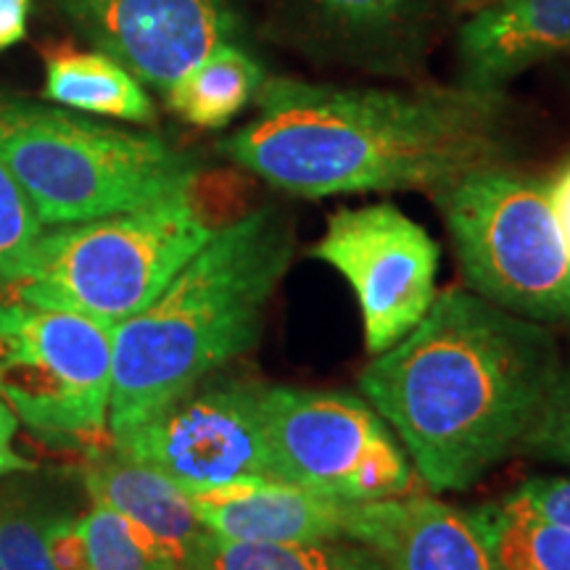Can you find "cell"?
I'll return each instance as SVG.
<instances>
[{
	"label": "cell",
	"mask_w": 570,
	"mask_h": 570,
	"mask_svg": "<svg viewBox=\"0 0 570 570\" xmlns=\"http://www.w3.org/2000/svg\"><path fill=\"white\" fill-rule=\"evenodd\" d=\"M259 114L219 151L298 198L433 190L508 159L499 90L341 88L267 77Z\"/></svg>",
	"instance_id": "6da1fadb"
},
{
	"label": "cell",
	"mask_w": 570,
	"mask_h": 570,
	"mask_svg": "<svg viewBox=\"0 0 570 570\" xmlns=\"http://www.w3.org/2000/svg\"><path fill=\"white\" fill-rule=\"evenodd\" d=\"M560 370L544 323L452 285L407 336L375 354L360 391L428 487L462 491L523 449Z\"/></svg>",
	"instance_id": "7a4b0ae2"
},
{
	"label": "cell",
	"mask_w": 570,
	"mask_h": 570,
	"mask_svg": "<svg viewBox=\"0 0 570 570\" xmlns=\"http://www.w3.org/2000/svg\"><path fill=\"white\" fill-rule=\"evenodd\" d=\"M294 248L291 219L275 206L235 217L146 309L114 327L111 441L256 346Z\"/></svg>",
	"instance_id": "3957f363"
},
{
	"label": "cell",
	"mask_w": 570,
	"mask_h": 570,
	"mask_svg": "<svg viewBox=\"0 0 570 570\" xmlns=\"http://www.w3.org/2000/svg\"><path fill=\"white\" fill-rule=\"evenodd\" d=\"M223 225L198 175L188 194L40 233L3 283V298L71 312L114 331L146 309Z\"/></svg>",
	"instance_id": "277c9868"
},
{
	"label": "cell",
	"mask_w": 570,
	"mask_h": 570,
	"mask_svg": "<svg viewBox=\"0 0 570 570\" xmlns=\"http://www.w3.org/2000/svg\"><path fill=\"white\" fill-rule=\"evenodd\" d=\"M0 161L42 225H75L188 194L198 161L154 132L0 92Z\"/></svg>",
	"instance_id": "5b68a950"
},
{
	"label": "cell",
	"mask_w": 570,
	"mask_h": 570,
	"mask_svg": "<svg viewBox=\"0 0 570 570\" xmlns=\"http://www.w3.org/2000/svg\"><path fill=\"white\" fill-rule=\"evenodd\" d=\"M431 196L470 291L539 323L570 317V254L547 183L497 164Z\"/></svg>",
	"instance_id": "8992f818"
},
{
	"label": "cell",
	"mask_w": 570,
	"mask_h": 570,
	"mask_svg": "<svg viewBox=\"0 0 570 570\" xmlns=\"http://www.w3.org/2000/svg\"><path fill=\"white\" fill-rule=\"evenodd\" d=\"M111 327L0 298V399L51 444L111 446Z\"/></svg>",
	"instance_id": "52a82bcc"
},
{
	"label": "cell",
	"mask_w": 570,
	"mask_h": 570,
	"mask_svg": "<svg viewBox=\"0 0 570 570\" xmlns=\"http://www.w3.org/2000/svg\"><path fill=\"white\" fill-rule=\"evenodd\" d=\"M262 420L273 479L341 504L415 494V468L367 399L265 386Z\"/></svg>",
	"instance_id": "ba28073f"
},
{
	"label": "cell",
	"mask_w": 570,
	"mask_h": 570,
	"mask_svg": "<svg viewBox=\"0 0 570 570\" xmlns=\"http://www.w3.org/2000/svg\"><path fill=\"white\" fill-rule=\"evenodd\" d=\"M312 256L352 285L370 354L407 336L436 298V240L394 204L331 214Z\"/></svg>",
	"instance_id": "9c48e42d"
},
{
	"label": "cell",
	"mask_w": 570,
	"mask_h": 570,
	"mask_svg": "<svg viewBox=\"0 0 570 570\" xmlns=\"http://www.w3.org/2000/svg\"><path fill=\"white\" fill-rule=\"evenodd\" d=\"M262 394L265 386L256 381L206 377L130 433L114 439V449L161 470L183 489L273 479Z\"/></svg>",
	"instance_id": "30bf717a"
},
{
	"label": "cell",
	"mask_w": 570,
	"mask_h": 570,
	"mask_svg": "<svg viewBox=\"0 0 570 570\" xmlns=\"http://www.w3.org/2000/svg\"><path fill=\"white\" fill-rule=\"evenodd\" d=\"M59 9L96 51L159 92L240 35L233 0H59Z\"/></svg>",
	"instance_id": "8fae6325"
},
{
	"label": "cell",
	"mask_w": 570,
	"mask_h": 570,
	"mask_svg": "<svg viewBox=\"0 0 570 570\" xmlns=\"http://www.w3.org/2000/svg\"><path fill=\"white\" fill-rule=\"evenodd\" d=\"M344 539L391 570H502L470 512L425 494L344 504Z\"/></svg>",
	"instance_id": "7c38bea8"
},
{
	"label": "cell",
	"mask_w": 570,
	"mask_h": 570,
	"mask_svg": "<svg viewBox=\"0 0 570 570\" xmlns=\"http://www.w3.org/2000/svg\"><path fill=\"white\" fill-rule=\"evenodd\" d=\"M214 537L246 544H317L344 539V504L281 479H238L185 489Z\"/></svg>",
	"instance_id": "4fadbf2b"
},
{
	"label": "cell",
	"mask_w": 570,
	"mask_h": 570,
	"mask_svg": "<svg viewBox=\"0 0 570 570\" xmlns=\"http://www.w3.org/2000/svg\"><path fill=\"white\" fill-rule=\"evenodd\" d=\"M562 53H570V0H489L460 32L465 85L483 90Z\"/></svg>",
	"instance_id": "5bb4252c"
},
{
	"label": "cell",
	"mask_w": 570,
	"mask_h": 570,
	"mask_svg": "<svg viewBox=\"0 0 570 570\" xmlns=\"http://www.w3.org/2000/svg\"><path fill=\"white\" fill-rule=\"evenodd\" d=\"M82 481L92 502L135 520L140 529L159 539L180 560V566L206 533L188 491L180 483L161 470L125 458L114 444L88 452Z\"/></svg>",
	"instance_id": "9a60e30c"
},
{
	"label": "cell",
	"mask_w": 570,
	"mask_h": 570,
	"mask_svg": "<svg viewBox=\"0 0 570 570\" xmlns=\"http://www.w3.org/2000/svg\"><path fill=\"white\" fill-rule=\"evenodd\" d=\"M46 98L67 109L122 122H156V106L146 85L101 51H75L67 46L46 51Z\"/></svg>",
	"instance_id": "2e32d148"
},
{
	"label": "cell",
	"mask_w": 570,
	"mask_h": 570,
	"mask_svg": "<svg viewBox=\"0 0 570 570\" xmlns=\"http://www.w3.org/2000/svg\"><path fill=\"white\" fill-rule=\"evenodd\" d=\"M267 75L262 63L240 42H225L190 67L173 88L164 92L169 111L183 122L219 130L256 104Z\"/></svg>",
	"instance_id": "e0dca14e"
},
{
	"label": "cell",
	"mask_w": 570,
	"mask_h": 570,
	"mask_svg": "<svg viewBox=\"0 0 570 570\" xmlns=\"http://www.w3.org/2000/svg\"><path fill=\"white\" fill-rule=\"evenodd\" d=\"M183 570H391L367 547L352 539L317 544H246L206 531L183 562Z\"/></svg>",
	"instance_id": "ac0fdd59"
},
{
	"label": "cell",
	"mask_w": 570,
	"mask_h": 570,
	"mask_svg": "<svg viewBox=\"0 0 570 570\" xmlns=\"http://www.w3.org/2000/svg\"><path fill=\"white\" fill-rule=\"evenodd\" d=\"M502 570H570V529L504 494L470 510Z\"/></svg>",
	"instance_id": "d6986e66"
},
{
	"label": "cell",
	"mask_w": 570,
	"mask_h": 570,
	"mask_svg": "<svg viewBox=\"0 0 570 570\" xmlns=\"http://www.w3.org/2000/svg\"><path fill=\"white\" fill-rule=\"evenodd\" d=\"M80 531L90 570H183L159 539L106 504L92 502V510L80 518Z\"/></svg>",
	"instance_id": "ffe728a7"
},
{
	"label": "cell",
	"mask_w": 570,
	"mask_h": 570,
	"mask_svg": "<svg viewBox=\"0 0 570 570\" xmlns=\"http://www.w3.org/2000/svg\"><path fill=\"white\" fill-rule=\"evenodd\" d=\"M0 566L6 570H56L46 547V518L24 499H0Z\"/></svg>",
	"instance_id": "44dd1931"
},
{
	"label": "cell",
	"mask_w": 570,
	"mask_h": 570,
	"mask_svg": "<svg viewBox=\"0 0 570 570\" xmlns=\"http://www.w3.org/2000/svg\"><path fill=\"white\" fill-rule=\"evenodd\" d=\"M40 233L42 223L38 212L11 169L0 161V285L9 281Z\"/></svg>",
	"instance_id": "7402d4cb"
},
{
	"label": "cell",
	"mask_w": 570,
	"mask_h": 570,
	"mask_svg": "<svg viewBox=\"0 0 570 570\" xmlns=\"http://www.w3.org/2000/svg\"><path fill=\"white\" fill-rule=\"evenodd\" d=\"M523 452L570 465V362L562 365L537 425L523 441Z\"/></svg>",
	"instance_id": "603a6c76"
},
{
	"label": "cell",
	"mask_w": 570,
	"mask_h": 570,
	"mask_svg": "<svg viewBox=\"0 0 570 570\" xmlns=\"http://www.w3.org/2000/svg\"><path fill=\"white\" fill-rule=\"evenodd\" d=\"M412 0H312L325 19L344 30H381L407 13Z\"/></svg>",
	"instance_id": "cb8c5ba5"
},
{
	"label": "cell",
	"mask_w": 570,
	"mask_h": 570,
	"mask_svg": "<svg viewBox=\"0 0 570 570\" xmlns=\"http://www.w3.org/2000/svg\"><path fill=\"white\" fill-rule=\"evenodd\" d=\"M520 502H525L541 515L558 520L570 529V475H544V479H531L510 491Z\"/></svg>",
	"instance_id": "d4e9b609"
},
{
	"label": "cell",
	"mask_w": 570,
	"mask_h": 570,
	"mask_svg": "<svg viewBox=\"0 0 570 570\" xmlns=\"http://www.w3.org/2000/svg\"><path fill=\"white\" fill-rule=\"evenodd\" d=\"M46 547L56 570H90L80 518H46Z\"/></svg>",
	"instance_id": "484cf974"
},
{
	"label": "cell",
	"mask_w": 570,
	"mask_h": 570,
	"mask_svg": "<svg viewBox=\"0 0 570 570\" xmlns=\"http://www.w3.org/2000/svg\"><path fill=\"white\" fill-rule=\"evenodd\" d=\"M17 428L19 417L13 415V410L0 399V479L9 473H19V470L38 468L35 462L24 460L17 449H13V433H17Z\"/></svg>",
	"instance_id": "4316f807"
},
{
	"label": "cell",
	"mask_w": 570,
	"mask_h": 570,
	"mask_svg": "<svg viewBox=\"0 0 570 570\" xmlns=\"http://www.w3.org/2000/svg\"><path fill=\"white\" fill-rule=\"evenodd\" d=\"M32 0H0V53L27 38Z\"/></svg>",
	"instance_id": "83f0119b"
},
{
	"label": "cell",
	"mask_w": 570,
	"mask_h": 570,
	"mask_svg": "<svg viewBox=\"0 0 570 570\" xmlns=\"http://www.w3.org/2000/svg\"><path fill=\"white\" fill-rule=\"evenodd\" d=\"M547 194H550L554 219H558L562 240H566L570 254V161L562 164L552 180H547Z\"/></svg>",
	"instance_id": "f1b7e54d"
},
{
	"label": "cell",
	"mask_w": 570,
	"mask_h": 570,
	"mask_svg": "<svg viewBox=\"0 0 570 570\" xmlns=\"http://www.w3.org/2000/svg\"><path fill=\"white\" fill-rule=\"evenodd\" d=\"M483 3H489V0H460L462 9H470V11H475V9H479V6H483Z\"/></svg>",
	"instance_id": "f546056e"
},
{
	"label": "cell",
	"mask_w": 570,
	"mask_h": 570,
	"mask_svg": "<svg viewBox=\"0 0 570 570\" xmlns=\"http://www.w3.org/2000/svg\"><path fill=\"white\" fill-rule=\"evenodd\" d=\"M0 570H6V568H3V566H0Z\"/></svg>",
	"instance_id": "4dcf8cb0"
}]
</instances>
